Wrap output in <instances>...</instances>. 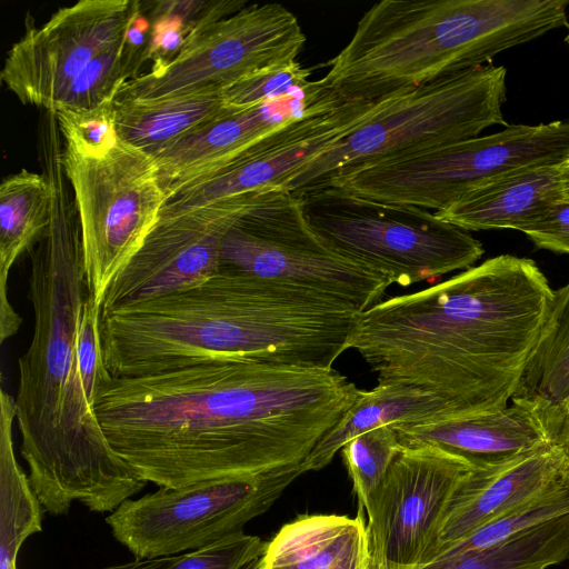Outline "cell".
I'll use <instances>...</instances> for the list:
<instances>
[{"label": "cell", "mask_w": 569, "mask_h": 569, "mask_svg": "<svg viewBox=\"0 0 569 569\" xmlns=\"http://www.w3.org/2000/svg\"><path fill=\"white\" fill-rule=\"evenodd\" d=\"M392 427L402 446L431 445L473 465L555 442L545 420L528 406L516 401L492 412L433 416Z\"/></svg>", "instance_id": "d6986e66"}, {"label": "cell", "mask_w": 569, "mask_h": 569, "mask_svg": "<svg viewBox=\"0 0 569 569\" xmlns=\"http://www.w3.org/2000/svg\"><path fill=\"white\" fill-rule=\"evenodd\" d=\"M361 390L333 368L229 359L112 378L94 411L142 480L180 488L301 465Z\"/></svg>", "instance_id": "6da1fadb"}, {"label": "cell", "mask_w": 569, "mask_h": 569, "mask_svg": "<svg viewBox=\"0 0 569 569\" xmlns=\"http://www.w3.org/2000/svg\"><path fill=\"white\" fill-rule=\"evenodd\" d=\"M565 41H566V43H567V44H568V47H569V30H568V33H567V36H566V38H565Z\"/></svg>", "instance_id": "f35d334b"}, {"label": "cell", "mask_w": 569, "mask_h": 569, "mask_svg": "<svg viewBox=\"0 0 569 569\" xmlns=\"http://www.w3.org/2000/svg\"><path fill=\"white\" fill-rule=\"evenodd\" d=\"M52 217L30 250L32 338L18 360L14 397L20 452L42 508L63 516L73 502L112 512L146 486L112 449L83 391L77 365V332L90 295L80 219L61 170L47 174Z\"/></svg>", "instance_id": "3957f363"}, {"label": "cell", "mask_w": 569, "mask_h": 569, "mask_svg": "<svg viewBox=\"0 0 569 569\" xmlns=\"http://www.w3.org/2000/svg\"><path fill=\"white\" fill-rule=\"evenodd\" d=\"M266 543L257 536L239 532L203 548L171 556L158 569H243L261 557Z\"/></svg>", "instance_id": "836d02e7"}, {"label": "cell", "mask_w": 569, "mask_h": 569, "mask_svg": "<svg viewBox=\"0 0 569 569\" xmlns=\"http://www.w3.org/2000/svg\"><path fill=\"white\" fill-rule=\"evenodd\" d=\"M51 112L68 148L80 152H99L118 140L114 101L90 110L57 109Z\"/></svg>", "instance_id": "d6a6232c"}, {"label": "cell", "mask_w": 569, "mask_h": 569, "mask_svg": "<svg viewBox=\"0 0 569 569\" xmlns=\"http://www.w3.org/2000/svg\"><path fill=\"white\" fill-rule=\"evenodd\" d=\"M368 559L367 527L355 518L303 515L283 525L266 543L253 569H342Z\"/></svg>", "instance_id": "44dd1931"}, {"label": "cell", "mask_w": 569, "mask_h": 569, "mask_svg": "<svg viewBox=\"0 0 569 569\" xmlns=\"http://www.w3.org/2000/svg\"><path fill=\"white\" fill-rule=\"evenodd\" d=\"M566 513H569V478L565 475L528 502L448 545L429 561L499 545L537 525Z\"/></svg>", "instance_id": "83f0119b"}, {"label": "cell", "mask_w": 569, "mask_h": 569, "mask_svg": "<svg viewBox=\"0 0 569 569\" xmlns=\"http://www.w3.org/2000/svg\"><path fill=\"white\" fill-rule=\"evenodd\" d=\"M126 37L96 57L61 92L50 111L90 110L114 101L122 86L144 61L129 48Z\"/></svg>", "instance_id": "f1b7e54d"}, {"label": "cell", "mask_w": 569, "mask_h": 569, "mask_svg": "<svg viewBox=\"0 0 569 569\" xmlns=\"http://www.w3.org/2000/svg\"><path fill=\"white\" fill-rule=\"evenodd\" d=\"M139 8V1L81 0L28 26L8 52L2 82L22 103L50 111L96 57L126 37Z\"/></svg>", "instance_id": "5bb4252c"}, {"label": "cell", "mask_w": 569, "mask_h": 569, "mask_svg": "<svg viewBox=\"0 0 569 569\" xmlns=\"http://www.w3.org/2000/svg\"><path fill=\"white\" fill-rule=\"evenodd\" d=\"M447 413L443 401L426 390L378 382L370 390H361L348 412L317 442L301 470L305 473L323 469L349 440L363 432Z\"/></svg>", "instance_id": "cb8c5ba5"}, {"label": "cell", "mask_w": 569, "mask_h": 569, "mask_svg": "<svg viewBox=\"0 0 569 569\" xmlns=\"http://www.w3.org/2000/svg\"><path fill=\"white\" fill-rule=\"evenodd\" d=\"M221 268L282 282L345 301L363 311L390 286L332 249L308 223L301 197L266 191L227 232Z\"/></svg>", "instance_id": "30bf717a"}, {"label": "cell", "mask_w": 569, "mask_h": 569, "mask_svg": "<svg viewBox=\"0 0 569 569\" xmlns=\"http://www.w3.org/2000/svg\"><path fill=\"white\" fill-rule=\"evenodd\" d=\"M511 401L536 411L557 443L569 419V281L553 291L547 322Z\"/></svg>", "instance_id": "603a6c76"}, {"label": "cell", "mask_w": 569, "mask_h": 569, "mask_svg": "<svg viewBox=\"0 0 569 569\" xmlns=\"http://www.w3.org/2000/svg\"><path fill=\"white\" fill-rule=\"evenodd\" d=\"M305 42L298 18L284 6L247 4L193 30L172 60L128 80L116 100L224 92L261 69L296 61Z\"/></svg>", "instance_id": "7c38bea8"}, {"label": "cell", "mask_w": 569, "mask_h": 569, "mask_svg": "<svg viewBox=\"0 0 569 569\" xmlns=\"http://www.w3.org/2000/svg\"><path fill=\"white\" fill-rule=\"evenodd\" d=\"M14 398L0 391V569H18V552L28 537L41 531L39 502L14 452Z\"/></svg>", "instance_id": "484cf974"}, {"label": "cell", "mask_w": 569, "mask_h": 569, "mask_svg": "<svg viewBox=\"0 0 569 569\" xmlns=\"http://www.w3.org/2000/svg\"><path fill=\"white\" fill-rule=\"evenodd\" d=\"M311 71L297 60L261 69L238 81L224 92L228 106L246 108L310 91L317 81L310 80Z\"/></svg>", "instance_id": "4dcf8cb0"}, {"label": "cell", "mask_w": 569, "mask_h": 569, "mask_svg": "<svg viewBox=\"0 0 569 569\" xmlns=\"http://www.w3.org/2000/svg\"><path fill=\"white\" fill-rule=\"evenodd\" d=\"M378 102H343L283 124L222 169L168 198L160 218L246 193L282 188L293 174L363 122Z\"/></svg>", "instance_id": "2e32d148"}, {"label": "cell", "mask_w": 569, "mask_h": 569, "mask_svg": "<svg viewBox=\"0 0 569 569\" xmlns=\"http://www.w3.org/2000/svg\"><path fill=\"white\" fill-rule=\"evenodd\" d=\"M306 219L340 254L408 287L467 270L482 243L427 209L376 201L326 186L301 194Z\"/></svg>", "instance_id": "52a82bcc"}, {"label": "cell", "mask_w": 569, "mask_h": 569, "mask_svg": "<svg viewBox=\"0 0 569 569\" xmlns=\"http://www.w3.org/2000/svg\"><path fill=\"white\" fill-rule=\"evenodd\" d=\"M473 467L431 445L402 446L365 509L368 569H418L451 497Z\"/></svg>", "instance_id": "4fadbf2b"}, {"label": "cell", "mask_w": 569, "mask_h": 569, "mask_svg": "<svg viewBox=\"0 0 569 569\" xmlns=\"http://www.w3.org/2000/svg\"><path fill=\"white\" fill-rule=\"evenodd\" d=\"M506 76L502 66H481L379 101L363 122L282 189L301 194L339 174L471 139L505 124Z\"/></svg>", "instance_id": "8992f818"}, {"label": "cell", "mask_w": 569, "mask_h": 569, "mask_svg": "<svg viewBox=\"0 0 569 569\" xmlns=\"http://www.w3.org/2000/svg\"><path fill=\"white\" fill-rule=\"evenodd\" d=\"M568 7V0H381L319 81L341 102L381 101L567 26Z\"/></svg>", "instance_id": "5b68a950"}, {"label": "cell", "mask_w": 569, "mask_h": 569, "mask_svg": "<svg viewBox=\"0 0 569 569\" xmlns=\"http://www.w3.org/2000/svg\"><path fill=\"white\" fill-rule=\"evenodd\" d=\"M170 557L147 559V560H133L127 563L109 567L106 569H158L163 566Z\"/></svg>", "instance_id": "d590c367"}, {"label": "cell", "mask_w": 569, "mask_h": 569, "mask_svg": "<svg viewBox=\"0 0 569 569\" xmlns=\"http://www.w3.org/2000/svg\"><path fill=\"white\" fill-rule=\"evenodd\" d=\"M559 179L562 194L569 199V159L559 164Z\"/></svg>", "instance_id": "74e56055"}, {"label": "cell", "mask_w": 569, "mask_h": 569, "mask_svg": "<svg viewBox=\"0 0 569 569\" xmlns=\"http://www.w3.org/2000/svg\"><path fill=\"white\" fill-rule=\"evenodd\" d=\"M268 190L159 218L108 288L101 312L199 284L221 268L227 232Z\"/></svg>", "instance_id": "9a60e30c"}, {"label": "cell", "mask_w": 569, "mask_h": 569, "mask_svg": "<svg viewBox=\"0 0 569 569\" xmlns=\"http://www.w3.org/2000/svg\"><path fill=\"white\" fill-rule=\"evenodd\" d=\"M341 103L318 80L315 88L299 96L246 108L230 106L221 117L193 130L154 158L161 186L170 198L222 169L283 124Z\"/></svg>", "instance_id": "e0dca14e"}, {"label": "cell", "mask_w": 569, "mask_h": 569, "mask_svg": "<svg viewBox=\"0 0 569 569\" xmlns=\"http://www.w3.org/2000/svg\"><path fill=\"white\" fill-rule=\"evenodd\" d=\"M557 445L562 449L565 453L567 463L566 475L569 478V419L563 423L560 430Z\"/></svg>", "instance_id": "8d00e7d4"}, {"label": "cell", "mask_w": 569, "mask_h": 569, "mask_svg": "<svg viewBox=\"0 0 569 569\" xmlns=\"http://www.w3.org/2000/svg\"><path fill=\"white\" fill-rule=\"evenodd\" d=\"M61 162L80 219L88 287L101 307L114 278L157 224L168 197L156 159L119 138L99 152L64 146Z\"/></svg>", "instance_id": "9c48e42d"}, {"label": "cell", "mask_w": 569, "mask_h": 569, "mask_svg": "<svg viewBox=\"0 0 569 569\" xmlns=\"http://www.w3.org/2000/svg\"><path fill=\"white\" fill-rule=\"evenodd\" d=\"M566 470L565 453L555 442L475 463L451 497L423 563L448 545L528 502Z\"/></svg>", "instance_id": "ac0fdd59"}, {"label": "cell", "mask_w": 569, "mask_h": 569, "mask_svg": "<svg viewBox=\"0 0 569 569\" xmlns=\"http://www.w3.org/2000/svg\"><path fill=\"white\" fill-rule=\"evenodd\" d=\"M569 159V120L505 129L335 177L330 186L435 212L507 172Z\"/></svg>", "instance_id": "ba28073f"}, {"label": "cell", "mask_w": 569, "mask_h": 569, "mask_svg": "<svg viewBox=\"0 0 569 569\" xmlns=\"http://www.w3.org/2000/svg\"><path fill=\"white\" fill-rule=\"evenodd\" d=\"M553 291L537 263L500 254L361 311L348 340L377 375L426 390L440 417L492 412L513 398Z\"/></svg>", "instance_id": "7a4b0ae2"}, {"label": "cell", "mask_w": 569, "mask_h": 569, "mask_svg": "<svg viewBox=\"0 0 569 569\" xmlns=\"http://www.w3.org/2000/svg\"><path fill=\"white\" fill-rule=\"evenodd\" d=\"M523 233L540 249L569 254V199L562 197Z\"/></svg>", "instance_id": "e575fe53"}, {"label": "cell", "mask_w": 569, "mask_h": 569, "mask_svg": "<svg viewBox=\"0 0 569 569\" xmlns=\"http://www.w3.org/2000/svg\"><path fill=\"white\" fill-rule=\"evenodd\" d=\"M568 559L569 513H566L499 545L431 560L418 569H547Z\"/></svg>", "instance_id": "4316f807"}, {"label": "cell", "mask_w": 569, "mask_h": 569, "mask_svg": "<svg viewBox=\"0 0 569 569\" xmlns=\"http://www.w3.org/2000/svg\"><path fill=\"white\" fill-rule=\"evenodd\" d=\"M52 217V189L44 173L22 169L0 184V341L12 337L21 318L8 299V277L18 258L46 233Z\"/></svg>", "instance_id": "7402d4cb"}, {"label": "cell", "mask_w": 569, "mask_h": 569, "mask_svg": "<svg viewBox=\"0 0 569 569\" xmlns=\"http://www.w3.org/2000/svg\"><path fill=\"white\" fill-rule=\"evenodd\" d=\"M562 197L559 166L531 167L490 179L435 213L466 231L523 232Z\"/></svg>", "instance_id": "ffe728a7"}, {"label": "cell", "mask_w": 569, "mask_h": 569, "mask_svg": "<svg viewBox=\"0 0 569 569\" xmlns=\"http://www.w3.org/2000/svg\"><path fill=\"white\" fill-rule=\"evenodd\" d=\"M401 449L398 433L390 425L363 432L341 448L359 509H366Z\"/></svg>", "instance_id": "f546056e"}, {"label": "cell", "mask_w": 569, "mask_h": 569, "mask_svg": "<svg viewBox=\"0 0 569 569\" xmlns=\"http://www.w3.org/2000/svg\"><path fill=\"white\" fill-rule=\"evenodd\" d=\"M100 319L101 307L89 296L79 319L77 365L83 391L93 408L99 393L113 378L104 361Z\"/></svg>", "instance_id": "1f68e13d"}, {"label": "cell", "mask_w": 569, "mask_h": 569, "mask_svg": "<svg viewBox=\"0 0 569 569\" xmlns=\"http://www.w3.org/2000/svg\"><path fill=\"white\" fill-rule=\"evenodd\" d=\"M113 378L252 359L322 368L340 331L332 299L227 269L190 288L101 312Z\"/></svg>", "instance_id": "277c9868"}, {"label": "cell", "mask_w": 569, "mask_h": 569, "mask_svg": "<svg viewBox=\"0 0 569 569\" xmlns=\"http://www.w3.org/2000/svg\"><path fill=\"white\" fill-rule=\"evenodd\" d=\"M302 473L297 465L160 488L123 501L106 522L136 559L171 557L243 532Z\"/></svg>", "instance_id": "8fae6325"}, {"label": "cell", "mask_w": 569, "mask_h": 569, "mask_svg": "<svg viewBox=\"0 0 569 569\" xmlns=\"http://www.w3.org/2000/svg\"><path fill=\"white\" fill-rule=\"evenodd\" d=\"M229 109L223 92L148 101L114 100V126L120 140L156 158Z\"/></svg>", "instance_id": "d4e9b609"}]
</instances>
